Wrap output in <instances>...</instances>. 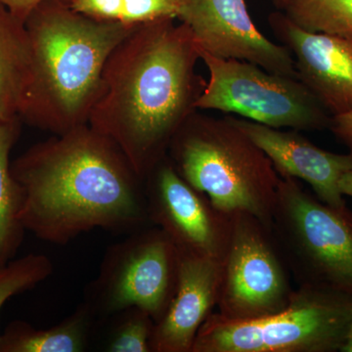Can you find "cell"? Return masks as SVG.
<instances>
[{
    "instance_id": "5",
    "label": "cell",
    "mask_w": 352,
    "mask_h": 352,
    "mask_svg": "<svg viewBox=\"0 0 352 352\" xmlns=\"http://www.w3.org/2000/svg\"><path fill=\"white\" fill-rule=\"evenodd\" d=\"M351 323V296L300 286L288 307L261 318L231 321L212 312L192 352H342Z\"/></svg>"
},
{
    "instance_id": "3",
    "label": "cell",
    "mask_w": 352,
    "mask_h": 352,
    "mask_svg": "<svg viewBox=\"0 0 352 352\" xmlns=\"http://www.w3.org/2000/svg\"><path fill=\"white\" fill-rule=\"evenodd\" d=\"M25 27L32 78L20 120L52 134L87 124L108 58L138 25L94 19L68 0H43Z\"/></svg>"
},
{
    "instance_id": "12",
    "label": "cell",
    "mask_w": 352,
    "mask_h": 352,
    "mask_svg": "<svg viewBox=\"0 0 352 352\" xmlns=\"http://www.w3.org/2000/svg\"><path fill=\"white\" fill-rule=\"evenodd\" d=\"M268 23L291 53L298 80L330 115L352 110V34L305 31L280 11Z\"/></svg>"
},
{
    "instance_id": "25",
    "label": "cell",
    "mask_w": 352,
    "mask_h": 352,
    "mask_svg": "<svg viewBox=\"0 0 352 352\" xmlns=\"http://www.w3.org/2000/svg\"><path fill=\"white\" fill-rule=\"evenodd\" d=\"M291 1L292 0H272V3L274 4L278 10L284 11L286 7L291 3Z\"/></svg>"
},
{
    "instance_id": "23",
    "label": "cell",
    "mask_w": 352,
    "mask_h": 352,
    "mask_svg": "<svg viewBox=\"0 0 352 352\" xmlns=\"http://www.w3.org/2000/svg\"><path fill=\"white\" fill-rule=\"evenodd\" d=\"M43 0H0V3L7 7L16 17L24 21L32 9Z\"/></svg>"
},
{
    "instance_id": "11",
    "label": "cell",
    "mask_w": 352,
    "mask_h": 352,
    "mask_svg": "<svg viewBox=\"0 0 352 352\" xmlns=\"http://www.w3.org/2000/svg\"><path fill=\"white\" fill-rule=\"evenodd\" d=\"M180 1L177 20L189 28L201 51L223 59L244 60L271 73L298 78L291 53L258 31L245 0Z\"/></svg>"
},
{
    "instance_id": "14",
    "label": "cell",
    "mask_w": 352,
    "mask_h": 352,
    "mask_svg": "<svg viewBox=\"0 0 352 352\" xmlns=\"http://www.w3.org/2000/svg\"><path fill=\"white\" fill-rule=\"evenodd\" d=\"M175 296L155 325L152 352H192L197 333L219 300L222 261L179 252Z\"/></svg>"
},
{
    "instance_id": "19",
    "label": "cell",
    "mask_w": 352,
    "mask_h": 352,
    "mask_svg": "<svg viewBox=\"0 0 352 352\" xmlns=\"http://www.w3.org/2000/svg\"><path fill=\"white\" fill-rule=\"evenodd\" d=\"M156 322L138 307H131L98 319L96 326L104 329L100 351L106 352H152Z\"/></svg>"
},
{
    "instance_id": "17",
    "label": "cell",
    "mask_w": 352,
    "mask_h": 352,
    "mask_svg": "<svg viewBox=\"0 0 352 352\" xmlns=\"http://www.w3.org/2000/svg\"><path fill=\"white\" fill-rule=\"evenodd\" d=\"M16 119L0 124V267L15 258L24 241L20 220L22 193L11 173L10 153L20 136Z\"/></svg>"
},
{
    "instance_id": "20",
    "label": "cell",
    "mask_w": 352,
    "mask_h": 352,
    "mask_svg": "<svg viewBox=\"0 0 352 352\" xmlns=\"http://www.w3.org/2000/svg\"><path fill=\"white\" fill-rule=\"evenodd\" d=\"M284 13L305 31L352 34V0H292Z\"/></svg>"
},
{
    "instance_id": "1",
    "label": "cell",
    "mask_w": 352,
    "mask_h": 352,
    "mask_svg": "<svg viewBox=\"0 0 352 352\" xmlns=\"http://www.w3.org/2000/svg\"><path fill=\"white\" fill-rule=\"evenodd\" d=\"M20 220L64 245L94 229L129 234L150 223L144 182L117 144L89 124L36 143L11 164Z\"/></svg>"
},
{
    "instance_id": "21",
    "label": "cell",
    "mask_w": 352,
    "mask_h": 352,
    "mask_svg": "<svg viewBox=\"0 0 352 352\" xmlns=\"http://www.w3.org/2000/svg\"><path fill=\"white\" fill-rule=\"evenodd\" d=\"M53 263L41 254L14 258L0 267V310L9 298L38 286L52 274Z\"/></svg>"
},
{
    "instance_id": "7",
    "label": "cell",
    "mask_w": 352,
    "mask_h": 352,
    "mask_svg": "<svg viewBox=\"0 0 352 352\" xmlns=\"http://www.w3.org/2000/svg\"><path fill=\"white\" fill-rule=\"evenodd\" d=\"M208 80L197 110L239 115L274 129L322 131L330 113L298 78L271 73L251 62L223 59L200 50Z\"/></svg>"
},
{
    "instance_id": "6",
    "label": "cell",
    "mask_w": 352,
    "mask_h": 352,
    "mask_svg": "<svg viewBox=\"0 0 352 352\" xmlns=\"http://www.w3.org/2000/svg\"><path fill=\"white\" fill-rule=\"evenodd\" d=\"M271 234L298 287L352 296V210L319 200L293 177H281Z\"/></svg>"
},
{
    "instance_id": "18",
    "label": "cell",
    "mask_w": 352,
    "mask_h": 352,
    "mask_svg": "<svg viewBox=\"0 0 352 352\" xmlns=\"http://www.w3.org/2000/svg\"><path fill=\"white\" fill-rule=\"evenodd\" d=\"M72 8L94 19L139 25L177 19L180 0H68Z\"/></svg>"
},
{
    "instance_id": "15",
    "label": "cell",
    "mask_w": 352,
    "mask_h": 352,
    "mask_svg": "<svg viewBox=\"0 0 352 352\" xmlns=\"http://www.w3.org/2000/svg\"><path fill=\"white\" fill-rule=\"evenodd\" d=\"M97 318L85 302L63 321L36 329L22 320L9 323L0 333V352H82L94 342Z\"/></svg>"
},
{
    "instance_id": "13",
    "label": "cell",
    "mask_w": 352,
    "mask_h": 352,
    "mask_svg": "<svg viewBox=\"0 0 352 352\" xmlns=\"http://www.w3.org/2000/svg\"><path fill=\"white\" fill-rule=\"evenodd\" d=\"M232 119L270 157L279 176L307 182L314 195L329 206L346 207L339 182L352 168L351 154L321 149L295 129L282 131L242 118Z\"/></svg>"
},
{
    "instance_id": "2",
    "label": "cell",
    "mask_w": 352,
    "mask_h": 352,
    "mask_svg": "<svg viewBox=\"0 0 352 352\" xmlns=\"http://www.w3.org/2000/svg\"><path fill=\"white\" fill-rule=\"evenodd\" d=\"M175 20L139 25L113 50L88 119L117 144L143 182L197 111L207 83L197 74L195 38Z\"/></svg>"
},
{
    "instance_id": "22",
    "label": "cell",
    "mask_w": 352,
    "mask_h": 352,
    "mask_svg": "<svg viewBox=\"0 0 352 352\" xmlns=\"http://www.w3.org/2000/svg\"><path fill=\"white\" fill-rule=\"evenodd\" d=\"M329 129L346 146L349 154L352 155V110L332 116Z\"/></svg>"
},
{
    "instance_id": "8",
    "label": "cell",
    "mask_w": 352,
    "mask_h": 352,
    "mask_svg": "<svg viewBox=\"0 0 352 352\" xmlns=\"http://www.w3.org/2000/svg\"><path fill=\"white\" fill-rule=\"evenodd\" d=\"M126 235L104 254L98 274L85 288L83 302L97 320L138 307L157 323L175 296L179 254L159 227L148 226Z\"/></svg>"
},
{
    "instance_id": "26",
    "label": "cell",
    "mask_w": 352,
    "mask_h": 352,
    "mask_svg": "<svg viewBox=\"0 0 352 352\" xmlns=\"http://www.w3.org/2000/svg\"><path fill=\"white\" fill-rule=\"evenodd\" d=\"M342 352H352V323L351 331H349V339H347L346 346L342 349Z\"/></svg>"
},
{
    "instance_id": "9",
    "label": "cell",
    "mask_w": 352,
    "mask_h": 352,
    "mask_svg": "<svg viewBox=\"0 0 352 352\" xmlns=\"http://www.w3.org/2000/svg\"><path fill=\"white\" fill-rule=\"evenodd\" d=\"M289 275L270 229L251 214H231L217 314L245 321L281 311L295 291Z\"/></svg>"
},
{
    "instance_id": "16",
    "label": "cell",
    "mask_w": 352,
    "mask_h": 352,
    "mask_svg": "<svg viewBox=\"0 0 352 352\" xmlns=\"http://www.w3.org/2000/svg\"><path fill=\"white\" fill-rule=\"evenodd\" d=\"M32 78V50L25 22L0 3V124L20 119Z\"/></svg>"
},
{
    "instance_id": "10",
    "label": "cell",
    "mask_w": 352,
    "mask_h": 352,
    "mask_svg": "<svg viewBox=\"0 0 352 352\" xmlns=\"http://www.w3.org/2000/svg\"><path fill=\"white\" fill-rule=\"evenodd\" d=\"M150 223L179 252L222 261L231 235V215L183 179L168 156L144 179Z\"/></svg>"
},
{
    "instance_id": "4",
    "label": "cell",
    "mask_w": 352,
    "mask_h": 352,
    "mask_svg": "<svg viewBox=\"0 0 352 352\" xmlns=\"http://www.w3.org/2000/svg\"><path fill=\"white\" fill-rule=\"evenodd\" d=\"M166 156L220 212L251 214L270 229L280 176L231 116L195 111L171 139Z\"/></svg>"
},
{
    "instance_id": "24",
    "label": "cell",
    "mask_w": 352,
    "mask_h": 352,
    "mask_svg": "<svg viewBox=\"0 0 352 352\" xmlns=\"http://www.w3.org/2000/svg\"><path fill=\"white\" fill-rule=\"evenodd\" d=\"M339 189L342 195L352 198V168L342 175L339 182Z\"/></svg>"
}]
</instances>
